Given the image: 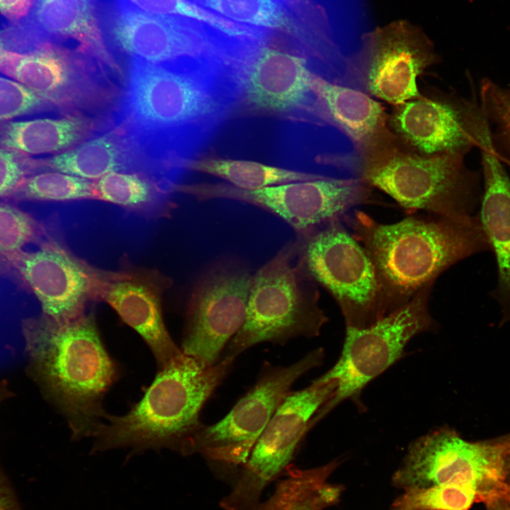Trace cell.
<instances>
[{
	"mask_svg": "<svg viewBox=\"0 0 510 510\" xmlns=\"http://www.w3.org/2000/svg\"><path fill=\"white\" fill-rule=\"evenodd\" d=\"M239 76L212 62L130 59L113 125L132 146L146 174L171 187L238 101Z\"/></svg>",
	"mask_w": 510,
	"mask_h": 510,
	"instance_id": "obj_1",
	"label": "cell"
},
{
	"mask_svg": "<svg viewBox=\"0 0 510 510\" xmlns=\"http://www.w3.org/2000/svg\"><path fill=\"white\" fill-rule=\"evenodd\" d=\"M431 215L384 224L358 210L347 224L375 266L389 313L458 262L490 250L477 215Z\"/></svg>",
	"mask_w": 510,
	"mask_h": 510,
	"instance_id": "obj_2",
	"label": "cell"
},
{
	"mask_svg": "<svg viewBox=\"0 0 510 510\" xmlns=\"http://www.w3.org/2000/svg\"><path fill=\"white\" fill-rule=\"evenodd\" d=\"M22 331L29 375L66 417L74 439L92 436L117 376L94 317L58 322L42 314L23 320Z\"/></svg>",
	"mask_w": 510,
	"mask_h": 510,
	"instance_id": "obj_3",
	"label": "cell"
},
{
	"mask_svg": "<svg viewBox=\"0 0 510 510\" xmlns=\"http://www.w3.org/2000/svg\"><path fill=\"white\" fill-rule=\"evenodd\" d=\"M224 357L208 366L183 352L159 368L142 399L125 415L106 414L93 434L92 453L120 448L133 452L169 448L191 454L203 426L200 412L232 368Z\"/></svg>",
	"mask_w": 510,
	"mask_h": 510,
	"instance_id": "obj_4",
	"label": "cell"
},
{
	"mask_svg": "<svg viewBox=\"0 0 510 510\" xmlns=\"http://www.w3.org/2000/svg\"><path fill=\"white\" fill-rule=\"evenodd\" d=\"M364 182L409 211L445 217L474 215L481 200L479 173L465 155H427L411 149L387 128L360 152Z\"/></svg>",
	"mask_w": 510,
	"mask_h": 510,
	"instance_id": "obj_5",
	"label": "cell"
},
{
	"mask_svg": "<svg viewBox=\"0 0 510 510\" xmlns=\"http://www.w3.org/2000/svg\"><path fill=\"white\" fill-rule=\"evenodd\" d=\"M314 283L303 265L300 240L285 245L252 275L244 322L222 358L235 360L260 343L317 336L328 317Z\"/></svg>",
	"mask_w": 510,
	"mask_h": 510,
	"instance_id": "obj_6",
	"label": "cell"
},
{
	"mask_svg": "<svg viewBox=\"0 0 510 510\" xmlns=\"http://www.w3.org/2000/svg\"><path fill=\"white\" fill-rule=\"evenodd\" d=\"M0 72L67 115L111 119L122 91L107 69L78 48L48 42L28 53L5 51Z\"/></svg>",
	"mask_w": 510,
	"mask_h": 510,
	"instance_id": "obj_7",
	"label": "cell"
},
{
	"mask_svg": "<svg viewBox=\"0 0 510 510\" xmlns=\"http://www.w3.org/2000/svg\"><path fill=\"white\" fill-rule=\"evenodd\" d=\"M369 188L361 176L326 175L257 190L198 183L178 184L176 191L199 200L227 199L259 207L280 217L305 239L329 225H347L368 198Z\"/></svg>",
	"mask_w": 510,
	"mask_h": 510,
	"instance_id": "obj_8",
	"label": "cell"
},
{
	"mask_svg": "<svg viewBox=\"0 0 510 510\" xmlns=\"http://www.w3.org/2000/svg\"><path fill=\"white\" fill-rule=\"evenodd\" d=\"M432 288L426 287L407 303L368 327L346 328L338 361L318 378L336 380L337 387L331 399L314 415L310 427L345 400H351L358 408H363L360 397L366 386L403 356L407 344L413 337L436 329L429 307Z\"/></svg>",
	"mask_w": 510,
	"mask_h": 510,
	"instance_id": "obj_9",
	"label": "cell"
},
{
	"mask_svg": "<svg viewBox=\"0 0 510 510\" xmlns=\"http://www.w3.org/2000/svg\"><path fill=\"white\" fill-rule=\"evenodd\" d=\"M300 240L306 272L333 296L346 328L363 329L389 314L375 266L347 225Z\"/></svg>",
	"mask_w": 510,
	"mask_h": 510,
	"instance_id": "obj_10",
	"label": "cell"
},
{
	"mask_svg": "<svg viewBox=\"0 0 510 510\" xmlns=\"http://www.w3.org/2000/svg\"><path fill=\"white\" fill-rule=\"evenodd\" d=\"M324 358V350L319 348L288 366L265 363L256 384L222 419L203 425L192 441L191 454L198 453L215 465L239 470L293 385L320 366Z\"/></svg>",
	"mask_w": 510,
	"mask_h": 510,
	"instance_id": "obj_11",
	"label": "cell"
},
{
	"mask_svg": "<svg viewBox=\"0 0 510 510\" xmlns=\"http://www.w3.org/2000/svg\"><path fill=\"white\" fill-rule=\"evenodd\" d=\"M336 387V380L317 378L286 396L239 468L231 491L221 499L223 510H252L260 503L266 488L290 465L312 417Z\"/></svg>",
	"mask_w": 510,
	"mask_h": 510,
	"instance_id": "obj_12",
	"label": "cell"
},
{
	"mask_svg": "<svg viewBox=\"0 0 510 510\" xmlns=\"http://www.w3.org/2000/svg\"><path fill=\"white\" fill-rule=\"evenodd\" d=\"M506 435L468 441L453 429L438 428L410 445L392 482L404 489L472 484L484 494L485 501L506 482Z\"/></svg>",
	"mask_w": 510,
	"mask_h": 510,
	"instance_id": "obj_13",
	"label": "cell"
},
{
	"mask_svg": "<svg viewBox=\"0 0 510 510\" xmlns=\"http://www.w3.org/2000/svg\"><path fill=\"white\" fill-rule=\"evenodd\" d=\"M252 274L242 261L225 259L197 280L186 312L181 351L208 366L217 364L246 317Z\"/></svg>",
	"mask_w": 510,
	"mask_h": 510,
	"instance_id": "obj_14",
	"label": "cell"
},
{
	"mask_svg": "<svg viewBox=\"0 0 510 510\" xmlns=\"http://www.w3.org/2000/svg\"><path fill=\"white\" fill-rule=\"evenodd\" d=\"M387 126L402 142L423 154L466 155L474 147L492 144L480 104L440 91L395 106Z\"/></svg>",
	"mask_w": 510,
	"mask_h": 510,
	"instance_id": "obj_15",
	"label": "cell"
},
{
	"mask_svg": "<svg viewBox=\"0 0 510 510\" xmlns=\"http://www.w3.org/2000/svg\"><path fill=\"white\" fill-rule=\"evenodd\" d=\"M437 58L421 29L397 21L362 36L356 67L363 90L395 106L421 95L418 77Z\"/></svg>",
	"mask_w": 510,
	"mask_h": 510,
	"instance_id": "obj_16",
	"label": "cell"
},
{
	"mask_svg": "<svg viewBox=\"0 0 510 510\" xmlns=\"http://www.w3.org/2000/svg\"><path fill=\"white\" fill-rule=\"evenodd\" d=\"M3 264L38 298L42 314L58 322L83 317L89 301L101 300L108 273L72 254L53 237L39 249L23 250Z\"/></svg>",
	"mask_w": 510,
	"mask_h": 510,
	"instance_id": "obj_17",
	"label": "cell"
},
{
	"mask_svg": "<svg viewBox=\"0 0 510 510\" xmlns=\"http://www.w3.org/2000/svg\"><path fill=\"white\" fill-rule=\"evenodd\" d=\"M110 34L115 45L131 59L152 63L200 60L224 63L217 40L189 18L143 11L121 1Z\"/></svg>",
	"mask_w": 510,
	"mask_h": 510,
	"instance_id": "obj_18",
	"label": "cell"
},
{
	"mask_svg": "<svg viewBox=\"0 0 510 510\" xmlns=\"http://www.w3.org/2000/svg\"><path fill=\"white\" fill-rule=\"evenodd\" d=\"M312 74L305 57L262 47L244 72L242 95L249 108L259 112L305 111L323 121L311 88Z\"/></svg>",
	"mask_w": 510,
	"mask_h": 510,
	"instance_id": "obj_19",
	"label": "cell"
},
{
	"mask_svg": "<svg viewBox=\"0 0 510 510\" xmlns=\"http://www.w3.org/2000/svg\"><path fill=\"white\" fill-rule=\"evenodd\" d=\"M169 283L158 272L127 268L108 272L101 295V300L140 335L159 368L182 353L168 332L162 315V296Z\"/></svg>",
	"mask_w": 510,
	"mask_h": 510,
	"instance_id": "obj_20",
	"label": "cell"
},
{
	"mask_svg": "<svg viewBox=\"0 0 510 510\" xmlns=\"http://www.w3.org/2000/svg\"><path fill=\"white\" fill-rule=\"evenodd\" d=\"M26 21L45 42L74 40L80 51L94 58L120 81L125 79L122 67L103 37L96 0H34Z\"/></svg>",
	"mask_w": 510,
	"mask_h": 510,
	"instance_id": "obj_21",
	"label": "cell"
},
{
	"mask_svg": "<svg viewBox=\"0 0 510 510\" xmlns=\"http://www.w3.org/2000/svg\"><path fill=\"white\" fill-rule=\"evenodd\" d=\"M480 150L484 191L477 215L497 261L492 295L502 307L503 324L510 322V177L492 145Z\"/></svg>",
	"mask_w": 510,
	"mask_h": 510,
	"instance_id": "obj_22",
	"label": "cell"
},
{
	"mask_svg": "<svg viewBox=\"0 0 510 510\" xmlns=\"http://www.w3.org/2000/svg\"><path fill=\"white\" fill-rule=\"evenodd\" d=\"M311 88L321 118L344 132L359 152L388 128L385 107L366 91L314 72Z\"/></svg>",
	"mask_w": 510,
	"mask_h": 510,
	"instance_id": "obj_23",
	"label": "cell"
},
{
	"mask_svg": "<svg viewBox=\"0 0 510 510\" xmlns=\"http://www.w3.org/2000/svg\"><path fill=\"white\" fill-rule=\"evenodd\" d=\"M111 119L84 115L8 121L0 126V147L29 156L60 153L110 127Z\"/></svg>",
	"mask_w": 510,
	"mask_h": 510,
	"instance_id": "obj_24",
	"label": "cell"
},
{
	"mask_svg": "<svg viewBox=\"0 0 510 510\" xmlns=\"http://www.w3.org/2000/svg\"><path fill=\"white\" fill-rule=\"evenodd\" d=\"M40 160L42 171L51 170L89 180L111 172L144 174L132 146L113 124L72 149Z\"/></svg>",
	"mask_w": 510,
	"mask_h": 510,
	"instance_id": "obj_25",
	"label": "cell"
},
{
	"mask_svg": "<svg viewBox=\"0 0 510 510\" xmlns=\"http://www.w3.org/2000/svg\"><path fill=\"white\" fill-rule=\"evenodd\" d=\"M339 465V460H334L310 469L290 465L273 493L252 510H324L334 505L342 487L328 479Z\"/></svg>",
	"mask_w": 510,
	"mask_h": 510,
	"instance_id": "obj_26",
	"label": "cell"
},
{
	"mask_svg": "<svg viewBox=\"0 0 510 510\" xmlns=\"http://www.w3.org/2000/svg\"><path fill=\"white\" fill-rule=\"evenodd\" d=\"M95 198L117 205L146 217L170 215L167 188L140 173L111 172L94 182Z\"/></svg>",
	"mask_w": 510,
	"mask_h": 510,
	"instance_id": "obj_27",
	"label": "cell"
},
{
	"mask_svg": "<svg viewBox=\"0 0 510 510\" xmlns=\"http://www.w3.org/2000/svg\"><path fill=\"white\" fill-rule=\"evenodd\" d=\"M186 169L220 178L228 184L244 190H257L327 175L286 169L252 161L212 157L191 159Z\"/></svg>",
	"mask_w": 510,
	"mask_h": 510,
	"instance_id": "obj_28",
	"label": "cell"
},
{
	"mask_svg": "<svg viewBox=\"0 0 510 510\" xmlns=\"http://www.w3.org/2000/svg\"><path fill=\"white\" fill-rule=\"evenodd\" d=\"M139 9L154 14L175 16L205 23L224 35L229 44L235 47L256 42L260 31L235 23L202 7L191 0H129Z\"/></svg>",
	"mask_w": 510,
	"mask_h": 510,
	"instance_id": "obj_29",
	"label": "cell"
},
{
	"mask_svg": "<svg viewBox=\"0 0 510 510\" xmlns=\"http://www.w3.org/2000/svg\"><path fill=\"white\" fill-rule=\"evenodd\" d=\"M94 182L55 171L26 177L8 197L15 200L72 201L96 199Z\"/></svg>",
	"mask_w": 510,
	"mask_h": 510,
	"instance_id": "obj_30",
	"label": "cell"
},
{
	"mask_svg": "<svg viewBox=\"0 0 510 510\" xmlns=\"http://www.w3.org/2000/svg\"><path fill=\"white\" fill-rule=\"evenodd\" d=\"M484 501V494L474 485L443 484L405 489L390 510H469Z\"/></svg>",
	"mask_w": 510,
	"mask_h": 510,
	"instance_id": "obj_31",
	"label": "cell"
},
{
	"mask_svg": "<svg viewBox=\"0 0 510 510\" xmlns=\"http://www.w3.org/2000/svg\"><path fill=\"white\" fill-rule=\"evenodd\" d=\"M237 24L290 31L291 23L278 0H191Z\"/></svg>",
	"mask_w": 510,
	"mask_h": 510,
	"instance_id": "obj_32",
	"label": "cell"
},
{
	"mask_svg": "<svg viewBox=\"0 0 510 510\" xmlns=\"http://www.w3.org/2000/svg\"><path fill=\"white\" fill-rule=\"evenodd\" d=\"M480 106L489 124L494 151L510 167V89L482 80Z\"/></svg>",
	"mask_w": 510,
	"mask_h": 510,
	"instance_id": "obj_33",
	"label": "cell"
},
{
	"mask_svg": "<svg viewBox=\"0 0 510 510\" xmlns=\"http://www.w3.org/2000/svg\"><path fill=\"white\" fill-rule=\"evenodd\" d=\"M52 237L30 214L0 202V262L23 251L27 244H39Z\"/></svg>",
	"mask_w": 510,
	"mask_h": 510,
	"instance_id": "obj_34",
	"label": "cell"
},
{
	"mask_svg": "<svg viewBox=\"0 0 510 510\" xmlns=\"http://www.w3.org/2000/svg\"><path fill=\"white\" fill-rule=\"evenodd\" d=\"M52 109L21 84L0 76V126L17 117Z\"/></svg>",
	"mask_w": 510,
	"mask_h": 510,
	"instance_id": "obj_35",
	"label": "cell"
},
{
	"mask_svg": "<svg viewBox=\"0 0 510 510\" xmlns=\"http://www.w3.org/2000/svg\"><path fill=\"white\" fill-rule=\"evenodd\" d=\"M40 171V159L0 147V197L8 198L26 177Z\"/></svg>",
	"mask_w": 510,
	"mask_h": 510,
	"instance_id": "obj_36",
	"label": "cell"
},
{
	"mask_svg": "<svg viewBox=\"0 0 510 510\" xmlns=\"http://www.w3.org/2000/svg\"><path fill=\"white\" fill-rule=\"evenodd\" d=\"M34 0H0V16L8 23L26 20L33 8Z\"/></svg>",
	"mask_w": 510,
	"mask_h": 510,
	"instance_id": "obj_37",
	"label": "cell"
},
{
	"mask_svg": "<svg viewBox=\"0 0 510 510\" xmlns=\"http://www.w3.org/2000/svg\"><path fill=\"white\" fill-rule=\"evenodd\" d=\"M0 510H21L12 488L1 469Z\"/></svg>",
	"mask_w": 510,
	"mask_h": 510,
	"instance_id": "obj_38",
	"label": "cell"
},
{
	"mask_svg": "<svg viewBox=\"0 0 510 510\" xmlns=\"http://www.w3.org/2000/svg\"><path fill=\"white\" fill-rule=\"evenodd\" d=\"M484 503L487 510H510V502L498 494L491 495Z\"/></svg>",
	"mask_w": 510,
	"mask_h": 510,
	"instance_id": "obj_39",
	"label": "cell"
},
{
	"mask_svg": "<svg viewBox=\"0 0 510 510\" xmlns=\"http://www.w3.org/2000/svg\"><path fill=\"white\" fill-rule=\"evenodd\" d=\"M506 436V448L504 458L506 482L510 484V434Z\"/></svg>",
	"mask_w": 510,
	"mask_h": 510,
	"instance_id": "obj_40",
	"label": "cell"
},
{
	"mask_svg": "<svg viewBox=\"0 0 510 510\" xmlns=\"http://www.w3.org/2000/svg\"><path fill=\"white\" fill-rule=\"evenodd\" d=\"M11 396V390L6 380L0 381V405Z\"/></svg>",
	"mask_w": 510,
	"mask_h": 510,
	"instance_id": "obj_41",
	"label": "cell"
},
{
	"mask_svg": "<svg viewBox=\"0 0 510 510\" xmlns=\"http://www.w3.org/2000/svg\"><path fill=\"white\" fill-rule=\"evenodd\" d=\"M495 494L504 497L510 502V484L507 482L503 483Z\"/></svg>",
	"mask_w": 510,
	"mask_h": 510,
	"instance_id": "obj_42",
	"label": "cell"
},
{
	"mask_svg": "<svg viewBox=\"0 0 510 510\" xmlns=\"http://www.w3.org/2000/svg\"><path fill=\"white\" fill-rule=\"evenodd\" d=\"M5 51L6 50L4 49V47L1 36H0V59L2 57V55Z\"/></svg>",
	"mask_w": 510,
	"mask_h": 510,
	"instance_id": "obj_43",
	"label": "cell"
},
{
	"mask_svg": "<svg viewBox=\"0 0 510 510\" xmlns=\"http://www.w3.org/2000/svg\"><path fill=\"white\" fill-rule=\"evenodd\" d=\"M282 1H286V2H288V3H289V2H290V1H293V0H282Z\"/></svg>",
	"mask_w": 510,
	"mask_h": 510,
	"instance_id": "obj_44",
	"label": "cell"
}]
</instances>
